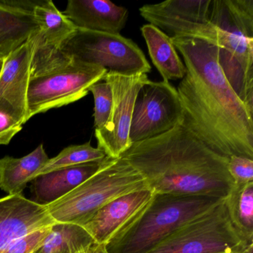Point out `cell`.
Returning <instances> with one entry per match:
<instances>
[{
    "label": "cell",
    "instance_id": "obj_17",
    "mask_svg": "<svg viewBox=\"0 0 253 253\" xmlns=\"http://www.w3.org/2000/svg\"><path fill=\"white\" fill-rule=\"evenodd\" d=\"M37 1L0 0V58L26 43L38 29L33 15Z\"/></svg>",
    "mask_w": 253,
    "mask_h": 253
},
{
    "label": "cell",
    "instance_id": "obj_3",
    "mask_svg": "<svg viewBox=\"0 0 253 253\" xmlns=\"http://www.w3.org/2000/svg\"><path fill=\"white\" fill-rule=\"evenodd\" d=\"M211 23L219 66L253 115V0H213Z\"/></svg>",
    "mask_w": 253,
    "mask_h": 253
},
{
    "label": "cell",
    "instance_id": "obj_13",
    "mask_svg": "<svg viewBox=\"0 0 253 253\" xmlns=\"http://www.w3.org/2000/svg\"><path fill=\"white\" fill-rule=\"evenodd\" d=\"M32 51L29 40L5 57L0 76V112L11 115L23 124L28 121L27 94Z\"/></svg>",
    "mask_w": 253,
    "mask_h": 253
},
{
    "label": "cell",
    "instance_id": "obj_4",
    "mask_svg": "<svg viewBox=\"0 0 253 253\" xmlns=\"http://www.w3.org/2000/svg\"><path fill=\"white\" fill-rule=\"evenodd\" d=\"M223 199L204 195L155 194L107 244L108 253H146L189 220Z\"/></svg>",
    "mask_w": 253,
    "mask_h": 253
},
{
    "label": "cell",
    "instance_id": "obj_11",
    "mask_svg": "<svg viewBox=\"0 0 253 253\" xmlns=\"http://www.w3.org/2000/svg\"><path fill=\"white\" fill-rule=\"evenodd\" d=\"M33 15L38 29L29 38L33 47L31 78L72 61L61 48L78 29L51 0L37 1Z\"/></svg>",
    "mask_w": 253,
    "mask_h": 253
},
{
    "label": "cell",
    "instance_id": "obj_29",
    "mask_svg": "<svg viewBox=\"0 0 253 253\" xmlns=\"http://www.w3.org/2000/svg\"><path fill=\"white\" fill-rule=\"evenodd\" d=\"M243 253H253V244H250Z\"/></svg>",
    "mask_w": 253,
    "mask_h": 253
},
{
    "label": "cell",
    "instance_id": "obj_12",
    "mask_svg": "<svg viewBox=\"0 0 253 253\" xmlns=\"http://www.w3.org/2000/svg\"><path fill=\"white\" fill-rule=\"evenodd\" d=\"M103 81L112 88L113 107L109 124L95 130L97 147L109 158H118L131 146L129 131L134 103L140 88L149 80L146 74L124 76L107 72Z\"/></svg>",
    "mask_w": 253,
    "mask_h": 253
},
{
    "label": "cell",
    "instance_id": "obj_18",
    "mask_svg": "<svg viewBox=\"0 0 253 253\" xmlns=\"http://www.w3.org/2000/svg\"><path fill=\"white\" fill-rule=\"evenodd\" d=\"M106 158L103 161L66 167L38 176L32 181V192L35 198L34 201L46 206L63 198L97 172Z\"/></svg>",
    "mask_w": 253,
    "mask_h": 253
},
{
    "label": "cell",
    "instance_id": "obj_10",
    "mask_svg": "<svg viewBox=\"0 0 253 253\" xmlns=\"http://www.w3.org/2000/svg\"><path fill=\"white\" fill-rule=\"evenodd\" d=\"M213 0H168L140 8V15L169 38L202 40L217 44L211 23Z\"/></svg>",
    "mask_w": 253,
    "mask_h": 253
},
{
    "label": "cell",
    "instance_id": "obj_24",
    "mask_svg": "<svg viewBox=\"0 0 253 253\" xmlns=\"http://www.w3.org/2000/svg\"><path fill=\"white\" fill-rule=\"evenodd\" d=\"M96 83L89 88L94 99V127L95 130L104 128L110 121L113 107V94L109 84Z\"/></svg>",
    "mask_w": 253,
    "mask_h": 253
},
{
    "label": "cell",
    "instance_id": "obj_1",
    "mask_svg": "<svg viewBox=\"0 0 253 253\" xmlns=\"http://www.w3.org/2000/svg\"><path fill=\"white\" fill-rule=\"evenodd\" d=\"M186 72L176 88L182 125L213 152L253 159V115L225 78L217 47L202 40L171 38Z\"/></svg>",
    "mask_w": 253,
    "mask_h": 253
},
{
    "label": "cell",
    "instance_id": "obj_16",
    "mask_svg": "<svg viewBox=\"0 0 253 253\" xmlns=\"http://www.w3.org/2000/svg\"><path fill=\"white\" fill-rule=\"evenodd\" d=\"M63 14L77 29L120 35L128 11L108 0H69Z\"/></svg>",
    "mask_w": 253,
    "mask_h": 253
},
{
    "label": "cell",
    "instance_id": "obj_28",
    "mask_svg": "<svg viewBox=\"0 0 253 253\" xmlns=\"http://www.w3.org/2000/svg\"><path fill=\"white\" fill-rule=\"evenodd\" d=\"M88 253H108L105 244H94L88 249Z\"/></svg>",
    "mask_w": 253,
    "mask_h": 253
},
{
    "label": "cell",
    "instance_id": "obj_23",
    "mask_svg": "<svg viewBox=\"0 0 253 253\" xmlns=\"http://www.w3.org/2000/svg\"><path fill=\"white\" fill-rule=\"evenodd\" d=\"M107 157L104 151L98 147H93L90 142L82 145H73L63 149L54 158L48 159L45 165L37 173L35 177L66 167L103 161Z\"/></svg>",
    "mask_w": 253,
    "mask_h": 253
},
{
    "label": "cell",
    "instance_id": "obj_6",
    "mask_svg": "<svg viewBox=\"0 0 253 253\" xmlns=\"http://www.w3.org/2000/svg\"><path fill=\"white\" fill-rule=\"evenodd\" d=\"M250 244L232 224L223 199L146 253H243Z\"/></svg>",
    "mask_w": 253,
    "mask_h": 253
},
{
    "label": "cell",
    "instance_id": "obj_9",
    "mask_svg": "<svg viewBox=\"0 0 253 253\" xmlns=\"http://www.w3.org/2000/svg\"><path fill=\"white\" fill-rule=\"evenodd\" d=\"M183 122L178 93L169 82L149 81L137 94L133 109L131 144L168 132Z\"/></svg>",
    "mask_w": 253,
    "mask_h": 253
},
{
    "label": "cell",
    "instance_id": "obj_31",
    "mask_svg": "<svg viewBox=\"0 0 253 253\" xmlns=\"http://www.w3.org/2000/svg\"><path fill=\"white\" fill-rule=\"evenodd\" d=\"M88 253V251H82V252H80V253Z\"/></svg>",
    "mask_w": 253,
    "mask_h": 253
},
{
    "label": "cell",
    "instance_id": "obj_30",
    "mask_svg": "<svg viewBox=\"0 0 253 253\" xmlns=\"http://www.w3.org/2000/svg\"><path fill=\"white\" fill-rule=\"evenodd\" d=\"M5 59V58H0V76H1V73H2V69H3Z\"/></svg>",
    "mask_w": 253,
    "mask_h": 253
},
{
    "label": "cell",
    "instance_id": "obj_25",
    "mask_svg": "<svg viewBox=\"0 0 253 253\" xmlns=\"http://www.w3.org/2000/svg\"><path fill=\"white\" fill-rule=\"evenodd\" d=\"M53 226V225H52ZM37 229L13 241L2 253H34L43 244L51 226Z\"/></svg>",
    "mask_w": 253,
    "mask_h": 253
},
{
    "label": "cell",
    "instance_id": "obj_15",
    "mask_svg": "<svg viewBox=\"0 0 253 253\" xmlns=\"http://www.w3.org/2000/svg\"><path fill=\"white\" fill-rule=\"evenodd\" d=\"M149 188L121 195L99 210L84 227L95 244L106 245L153 198Z\"/></svg>",
    "mask_w": 253,
    "mask_h": 253
},
{
    "label": "cell",
    "instance_id": "obj_14",
    "mask_svg": "<svg viewBox=\"0 0 253 253\" xmlns=\"http://www.w3.org/2000/svg\"><path fill=\"white\" fill-rule=\"evenodd\" d=\"M45 205L23 193L0 198V253L17 238L55 223Z\"/></svg>",
    "mask_w": 253,
    "mask_h": 253
},
{
    "label": "cell",
    "instance_id": "obj_5",
    "mask_svg": "<svg viewBox=\"0 0 253 253\" xmlns=\"http://www.w3.org/2000/svg\"><path fill=\"white\" fill-rule=\"evenodd\" d=\"M146 188L143 176L125 160L107 157L94 175L46 207L56 223L84 226L112 200Z\"/></svg>",
    "mask_w": 253,
    "mask_h": 253
},
{
    "label": "cell",
    "instance_id": "obj_27",
    "mask_svg": "<svg viewBox=\"0 0 253 253\" xmlns=\"http://www.w3.org/2000/svg\"><path fill=\"white\" fill-rule=\"evenodd\" d=\"M23 125L11 115L0 112V145H8L21 131Z\"/></svg>",
    "mask_w": 253,
    "mask_h": 253
},
{
    "label": "cell",
    "instance_id": "obj_26",
    "mask_svg": "<svg viewBox=\"0 0 253 253\" xmlns=\"http://www.w3.org/2000/svg\"><path fill=\"white\" fill-rule=\"evenodd\" d=\"M228 171L235 185L253 181V159L233 155L229 158Z\"/></svg>",
    "mask_w": 253,
    "mask_h": 253
},
{
    "label": "cell",
    "instance_id": "obj_22",
    "mask_svg": "<svg viewBox=\"0 0 253 253\" xmlns=\"http://www.w3.org/2000/svg\"><path fill=\"white\" fill-rule=\"evenodd\" d=\"M224 201L235 229L249 242L253 243V181L234 185Z\"/></svg>",
    "mask_w": 253,
    "mask_h": 253
},
{
    "label": "cell",
    "instance_id": "obj_21",
    "mask_svg": "<svg viewBox=\"0 0 253 253\" xmlns=\"http://www.w3.org/2000/svg\"><path fill=\"white\" fill-rule=\"evenodd\" d=\"M94 240L84 226L55 223L43 244L34 253H78L88 251Z\"/></svg>",
    "mask_w": 253,
    "mask_h": 253
},
{
    "label": "cell",
    "instance_id": "obj_20",
    "mask_svg": "<svg viewBox=\"0 0 253 253\" xmlns=\"http://www.w3.org/2000/svg\"><path fill=\"white\" fill-rule=\"evenodd\" d=\"M142 35L146 41L149 56L164 81L182 80L186 69L179 57L171 38L151 24L142 26Z\"/></svg>",
    "mask_w": 253,
    "mask_h": 253
},
{
    "label": "cell",
    "instance_id": "obj_7",
    "mask_svg": "<svg viewBox=\"0 0 253 253\" xmlns=\"http://www.w3.org/2000/svg\"><path fill=\"white\" fill-rule=\"evenodd\" d=\"M61 51L72 60L124 76L147 75L151 71L143 51L121 34L111 35L78 29L65 42Z\"/></svg>",
    "mask_w": 253,
    "mask_h": 253
},
{
    "label": "cell",
    "instance_id": "obj_2",
    "mask_svg": "<svg viewBox=\"0 0 253 253\" xmlns=\"http://www.w3.org/2000/svg\"><path fill=\"white\" fill-rule=\"evenodd\" d=\"M120 158L135 169L155 194L224 199L233 188L229 158L218 155L182 124L132 143Z\"/></svg>",
    "mask_w": 253,
    "mask_h": 253
},
{
    "label": "cell",
    "instance_id": "obj_19",
    "mask_svg": "<svg viewBox=\"0 0 253 253\" xmlns=\"http://www.w3.org/2000/svg\"><path fill=\"white\" fill-rule=\"evenodd\" d=\"M48 159L42 144L23 158L4 157L0 159V189L8 195L23 193Z\"/></svg>",
    "mask_w": 253,
    "mask_h": 253
},
{
    "label": "cell",
    "instance_id": "obj_8",
    "mask_svg": "<svg viewBox=\"0 0 253 253\" xmlns=\"http://www.w3.org/2000/svg\"><path fill=\"white\" fill-rule=\"evenodd\" d=\"M103 68L72 60L69 64L31 78L27 94L28 121L35 115L62 107L87 95L89 88L103 81Z\"/></svg>",
    "mask_w": 253,
    "mask_h": 253
}]
</instances>
